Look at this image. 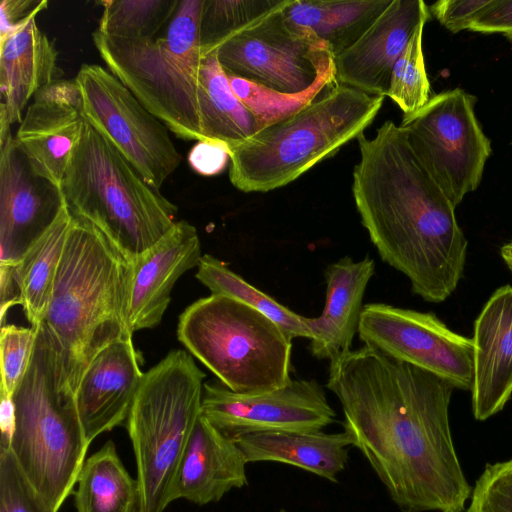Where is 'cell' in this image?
Returning <instances> with one entry per match:
<instances>
[{
    "label": "cell",
    "instance_id": "9c48e42d",
    "mask_svg": "<svg viewBox=\"0 0 512 512\" xmlns=\"http://www.w3.org/2000/svg\"><path fill=\"white\" fill-rule=\"evenodd\" d=\"M177 337L228 389L259 393L290 380L292 338L260 311L211 294L179 316Z\"/></svg>",
    "mask_w": 512,
    "mask_h": 512
},
{
    "label": "cell",
    "instance_id": "4fadbf2b",
    "mask_svg": "<svg viewBox=\"0 0 512 512\" xmlns=\"http://www.w3.org/2000/svg\"><path fill=\"white\" fill-rule=\"evenodd\" d=\"M358 336L364 345L431 372L455 388L471 389L473 340L450 330L433 313L369 303L363 307Z\"/></svg>",
    "mask_w": 512,
    "mask_h": 512
},
{
    "label": "cell",
    "instance_id": "277c9868",
    "mask_svg": "<svg viewBox=\"0 0 512 512\" xmlns=\"http://www.w3.org/2000/svg\"><path fill=\"white\" fill-rule=\"evenodd\" d=\"M385 97L334 82L302 108L230 149L229 179L243 192L286 186L373 122Z\"/></svg>",
    "mask_w": 512,
    "mask_h": 512
},
{
    "label": "cell",
    "instance_id": "f6af8a7d",
    "mask_svg": "<svg viewBox=\"0 0 512 512\" xmlns=\"http://www.w3.org/2000/svg\"><path fill=\"white\" fill-rule=\"evenodd\" d=\"M280 512H286V511H284V510H281Z\"/></svg>",
    "mask_w": 512,
    "mask_h": 512
},
{
    "label": "cell",
    "instance_id": "74e56055",
    "mask_svg": "<svg viewBox=\"0 0 512 512\" xmlns=\"http://www.w3.org/2000/svg\"><path fill=\"white\" fill-rule=\"evenodd\" d=\"M230 161L229 147L218 141H197L188 154L191 168L202 176L221 173Z\"/></svg>",
    "mask_w": 512,
    "mask_h": 512
},
{
    "label": "cell",
    "instance_id": "d6a6232c",
    "mask_svg": "<svg viewBox=\"0 0 512 512\" xmlns=\"http://www.w3.org/2000/svg\"><path fill=\"white\" fill-rule=\"evenodd\" d=\"M228 79L234 94L257 115L264 127L302 108L336 82L335 77L326 78L302 94L288 95L241 78L228 76Z\"/></svg>",
    "mask_w": 512,
    "mask_h": 512
},
{
    "label": "cell",
    "instance_id": "9a60e30c",
    "mask_svg": "<svg viewBox=\"0 0 512 512\" xmlns=\"http://www.w3.org/2000/svg\"><path fill=\"white\" fill-rule=\"evenodd\" d=\"M61 188L35 173L11 131L0 137V264L15 266L54 223Z\"/></svg>",
    "mask_w": 512,
    "mask_h": 512
},
{
    "label": "cell",
    "instance_id": "7a4b0ae2",
    "mask_svg": "<svg viewBox=\"0 0 512 512\" xmlns=\"http://www.w3.org/2000/svg\"><path fill=\"white\" fill-rule=\"evenodd\" d=\"M357 142L352 194L371 242L385 263L409 279L415 294L443 302L463 277L467 256L456 207L400 125L387 120L373 138L360 134Z\"/></svg>",
    "mask_w": 512,
    "mask_h": 512
},
{
    "label": "cell",
    "instance_id": "7c38bea8",
    "mask_svg": "<svg viewBox=\"0 0 512 512\" xmlns=\"http://www.w3.org/2000/svg\"><path fill=\"white\" fill-rule=\"evenodd\" d=\"M75 79L83 97V119L121 153L149 186L160 190L181 161L168 128L102 66L84 64Z\"/></svg>",
    "mask_w": 512,
    "mask_h": 512
},
{
    "label": "cell",
    "instance_id": "ee69618b",
    "mask_svg": "<svg viewBox=\"0 0 512 512\" xmlns=\"http://www.w3.org/2000/svg\"><path fill=\"white\" fill-rule=\"evenodd\" d=\"M500 255L512 273V241L501 246Z\"/></svg>",
    "mask_w": 512,
    "mask_h": 512
},
{
    "label": "cell",
    "instance_id": "4316f807",
    "mask_svg": "<svg viewBox=\"0 0 512 512\" xmlns=\"http://www.w3.org/2000/svg\"><path fill=\"white\" fill-rule=\"evenodd\" d=\"M71 222L65 203L54 223L14 266L20 305L31 327H38L47 314Z\"/></svg>",
    "mask_w": 512,
    "mask_h": 512
},
{
    "label": "cell",
    "instance_id": "83f0119b",
    "mask_svg": "<svg viewBox=\"0 0 512 512\" xmlns=\"http://www.w3.org/2000/svg\"><path fill=\"white\" fill-rule=\"evenodd\" d=\"M76 484L77 512H138L137 480L125 469L112 441L84 461Z\"/></svg>",
    "mask_w": 512,
    "mask_h": 512
},
{
    "label": "cell",
    "instance_id": "60d3db41",
    "mask_svg": "<svg viewBox=\"0 0 512 512\" xmlns=\"http://www.w3.org/2000/svg\"><path fill=\"white\" fill-rule=\"evenodd\" d=\"M33 100H41L66 105L82 112L83 97L76 79L58 80L38 90Z\"/></svg>",
    "mask_w": 512,
    "mask_h": 512
},
{
    "label": "cell",
    "instance_id": "4dcf8cb0",
    "mask_svg": "<svg viewBox=\"0 0 512 512\" xmlns=\"http://www.w3.org/2000/svg\"><path fill=\"white\" fill-rule=\"evenodd\" d=\"M178 0H104L97 30L115 38L141 40L156 37L170 21Z\"/></svg>",
    "mask_w": 512,
    "mask_h": 512
},
{
    "label": "cell",
    "instance_id": "484cf974",
    "mask_svg": "<svg viewBox=\"0 0 512 512\" xmlns=\"http://www.w3.org/2000/svg\"><path fill=\"white\" fill-rule=\"evenodd\" d=\"M392 0H291L283 9L296 25L311 30L335 58L354 45Z\"/></svg>",
    "mask_w": 512,
    "mask_h": 512
},
{
    "label": "cell",
    "instance_id": "f1b7e54d",
    "mask_svg": "<svg viewBox=\"0 0 512 512\" xmlns=\"http://www.w3.org/2000/svg\"><path fill=\"white\" fill-rule=\"evenodd\" d=\"M196 278L211 291V294L236 299L260 311L281 326L292 339L304 337L310 340L311 332L306 325L305 316L293 312L255 288L212 255L202 256L197 266Z\"/></svg>",
    "mask_w": 512,
    "mask_h": 512
},
{
    "label": "cell",
    "instance_id": "2e32d148",
    "mask_svg": "<svg viewBox=\"0 0 512 512\" xmlns=\"http://www.w3.org/2000/svg\"><path fill=\"white\" fill-rule=\"evenodd\" d=\"M429 16L422 0H392L364 35L334 58L336 82L386 97L397 60L416 28Z\"/></svg>",
    "mask_w": 512,
    "mask_h": 512
},
{
    "label": "cell",
    "instance_id": "8992f818",
    "mask_svg": "<svg viewBox=\"0 0 512 512\" xmlns=\"http://www.w3.org/2000/svg\"><path fill=\"white\" fill-rule=\"evenodd\" d=\"M204 0H182L162 37L129 40L97 29L94 45L108 70L171 132L206 141L199 107V38Z\"/></svg>",
    "mask_w": 512,
    "mask_h": 512
},
{
    "label": "cell",
    "instance_id": "5b68a950",
    "mask_svg": "<svg viewBox=\"0 0 512 512\" xmlns=\"http://www.w3.org/2000/svg\"><path fill=\"white\" fill-rule=\"evenodd\" d=\"M57 352L42 324L27 373L12 396L10 441L20 469L58 511L74 488L89 446L75 394L62 389Z\"/></svg>",
    "mask_w": 512,
    "mask_h": 512
},
{
    "label": "cell",
    "instance_id": "7bdbcfd3",
    "mask_svg": "<svg viewBox=\"0 0 512 512\" xmlns=\"http://www.w3.org/2000/svg\"><path fill=\"white\" fill-rule=\"evenodd\" d=\"M1 443L0 451L8 450L14 427V405L12 398L1 395L0 405Z\"/></svg>",
    "mask_w": 512,
    "mask_h": 512
},
{
    "label": "cell",
    "instance_id": "52a82bcc",
    "mask_svg": "<svg viewBox=\"0 0 512 512\" xmlns=\"http://www.w3.org/2000/svg\"><path fill=\"white\" fill-rule=\"evenodd\" d=\"M73 217L93 224L131 259L175 224L177 207L149 186L85 120L61 183Z\"/></svg>",
    "mask_w": 512,
    "mask_h": 512
},
{
    "label": "cell",
    "instance_id": "1f68e13d",
    "mask_svg": "<svg viewBox=\"0 0 512 512\" xmlns=\"http://www.w3.org/2000/svg\"><path fill=\"white\" fill-rule=\"evenodd\" d=\"M422 22L414 31L407 47L397 60L390 78L387 96L404 112L413 113L430 100V83L427 77L422 49Z\"/></svg>",
    "mask_w": 512,
    "mask_h": 512
},
{
    "label": "cell",
    "instance_id": "603a6c76",
    "mask_svg": "<svg viewBox=\"0 0 512 512\" xmlns=\"http://www.w3.org/2000/svg\"><path fill=\"white\" fill-rule=\"evenodd\" d=\"M247 463L274 461L296 466L336 482L348 461L352 437L346 432L259 431L232 438Z\"/></svg>",
    "mask_w": 512,
    "mask_h": 512
},
{
    "label": "cell",
    "instance_id": "836d02e7",
    "mask_svg": "<svg viewBox=\"0 0 512 512\" xmlns=\"http://www.w3.org/2000/svg\"><path fill=\"white\" fill-rule=\"evenodd\" d=\"M38 327L3 325L0 334L1 395L12 398L28 371Z\"/></svg>",
    "mask_w": 512,
    "mask_h": 512
},
{
    "label": "cell",
    "instance_id": "3957f363",
    "mask_svg": "<svg viewBox=\"0 0 512 512\" xmlns=\"http://www.w3.org/2000/svg\"><path fill=\"white\" fill-rule=\"evenodd\" d=\"M133 261L104 233L72 216L47 314L41 323L57 352L62 389L75 394L92 360L132 338Z\"/></svg>",
    "mask_w": 512,
    "mask_h": 512
},
{
    "label": "cell",
    "instance_id": "ba28073f",
    "mask_svg": "<svg viewBox=\"0 0 512 512\" xmlns=\"http://www.w3.org/2000/svg\"><path fill=\"white\" fill-rule=\"evenodd\" d=\"M205 373L184 350L170 351L144 373L127 417L137 466L138 512H163L201 414Z\"/></svg>",
    "mask_w": 512,
    "mask_h": 512
},
{
    "label": "cell",
    "instance_id": "ab89813d",
    "mask_svg": "<svg viewBox=\"0 0 512 512\" xmlns=\"http://www.w3.org/2000/svg\"><path fill=\"white\" fill-rule=\"evenodd\" d=\"M48 7L46 0H2L0 4V41L17 30L33 13Z\"/></svg>",
    "mask_w": 512,
    "mask_h": 512
},
{
    "label": "cell",
    "instance_id": "44dd1931",
    "mask_svg": "<svg viewBox=\"0 0 512 512\" xmlns=\"http://www.w3.org/2000/svg\"><path fill=\"white\" fill-rule=\"evenodd\" d=\"M246 464L236 442L200 414L177 472L172 501L218 502L230 490L247 484Z\"/></svg>",
    "mask_w": 512,
    "mask_h": 512
},
{
    "label": "cell",
    "instance_id": "e575fe53",
    "mask_svg": "<svg viewBox=\"0 0 512 512\" xmlns=\"http://www.w3.org/2000/svg\"><path fill=\"white\" fill-rule=\"evenodd\" d=\"M0 512H57L24 475L10 449L0 451Z\"/></svg>",
    "mask_w": 512,
    "mask_h": 512
},
{
    "label": "cell",
    "instance_id": "cb8c5ba5",
    "mask_svg": "<svg viewBox=\"0 0 512 512\" xmlns=\"http://www.w3.org/2000/svg\"><path fill=\"white\" fill-rule=\"evenodd\" d=\"M83 125L80 110L33 100L15 139L35 173L61 188L69 160L81 138Z\"/></svg>",
    "mask_w": 512,
    "mask_h": 512
},
{
    "label": "cell",
    "instance_id": "d4e9b609",
    "mask_svg": "<svg viewBox=\"0 0 512 512\" xmlns=\"http://www.w3.org/2000/svg\"><path fill=\"white\" fill-rule=\"evenodd\" d=\"M199 107L206 141L232 149L264 128L262 121L233 92L216 51L202 57Z\"/></svg>",
    "mask_w": 512,
    "mask_h": 512
},
{
    "label": "cell",
    "instance_id": "ffe728a7",
    "mask_svg": "<svg viewBox=\"0 0 512 512\" xmlns=\"http://www.w3.org/2000/svg\"><path fill=\"white\" fill-rule=\"evenodd\" d=\"M38 13L0 41V137L12 124L22 122L31 97L63 74L53 42L36 24Z\"/></svg>",
    "mask_w": 512,
    "mask_h": 512
},
{
    "label": "cell",
    "instance_id": "f35d334b",
    "mask_svg": "<svg viewBox=\"0 0 512 512\" xmlns=\"http://www.w3.org/2000/svg\"><path fill=\"white\" fill-rule=\"evenodd\" d=\"M469 30L484 34L499 33L512 42V0H489Z\"/></svg>",
    "mask_w": 512,
    "mask_h": 512
},
{
    "label": "cell",
    "instance_id": "ac0fdd59",
    "mask_svg": "<svg viewBox=\"0 0 512 512\" xmlns=\"http://www.w3.org/2000/svg\"><path fill=\"white\" fill-rule=\"evenodd\" d=\"M201 244L196 228L176 221L172 228L133 261L129 322L131 331L158 326L171 300L176 281L197 267Z\"/></svg>",
    "mask_w": 512,
    "mask_h": 512
},
{
    "label": "cell",
    "instance_id": "30bf717a",
    "mask_svg": "<svg viewBox=\"0 0 512 512\" xmlns=\"http://www.w3.org/2000/svg\"><path fill=\"white\" fill-rule=\"evenodd\" d=\"M476 101L460 88L444 91L404 114L400 124L413 152L455 207L477 189L492 151L475 116Z\"/></svg>",
    "mask_w": 512,
    "mask_h": 512
},
{
    "label": "cell",
    "instance_id": "e0dca14e",
    "mask_svg": "<svg viewBox=\"0 0 512 512\" xmlns=\"http://www.w3.org/2000/svg\"><path fill=\"white\" fill-rule=\"evenodd\" d=\"M140 364L141 355L129 338L107 346L86 369L75 402L89 443L127 420L144 376Z\"/></svg>",
    "mask_w": 512,
    "mask_h": 512
},
{
    "label": "cell",
    "instance_id": "5bb4252c",
    "mask_svg": "<svg viewBox=\"0 0 512 512\" xmlns=\"http://www.w3.org/2000/svg\"><path fill=\"white\" fill-rule=\"evenodd\" d=\"M201 415L232 439L259 431H320L334 422L336 413L319 383L291 379L259 393L204 383Z\"/></svg>",
    "mask_w": 512,
    "mask_h": 512
},
{
    "label": "cell",
    "instance_id": "f546056e",
    "mask_svg": "<svg viewBox=\"0 0 512 512\" xmlns=\"http://www.w3.org/2000/svg\"><path fill=\"white\" fill-rule=\"evenodd\" d=\"M291 0H204L199 38L202 57L223 43L284 9Z\"/></svg>",
    "mask_w": 512,
    "mask_h": 512
},
{
    "label": "cell",
    "instance_id": "d6986e66",
    "mask_svg": "<svg viewBox=\"0 0 512 512\" xmlns=\"http://www.w3.org/2000/svg\"><path fill=\"white\" fill-rule=\"evenodd\" d=\"M472 412L484 421L512 396V286L496 289L474 323Z\"/></svg>",
    "mask_w": 512,
    "mask_h": 512
},
{
    "label": "cell",
    "instance_id": "6da1fadb",
    "mask_svg": "<svg viewBox=\"0 0 512 512\" xmlns=\"http://www.w3.org/2000/svg\"><path fill=\"white\" fill-rule=\"evenodd\" d=\"M343 427L402 512H464L472 487L449 422L454 386L363 345L330 361Z\"/></svg>",
    "mask_w": 512,
    "mask_h": 512
},
{
    "label": "cell",
    "instance_id": "b9f144b4",
    "mask_svg": "<svg viewBox=\"0 0 512 512\" xmlns=\"http://www.w3.org/2000/svg\"><path fill=\"white\" fill-rule=\"evenodd\" d=\"M1 319L5 311L15 304H20L19 289L15 280L14 266L0 264Z\"/></svg>",
    "mask_w": 512,
    "mask_h": 512
},
{
    "label": "cell",
    "instance_id": "8d00e7d4",
    "mask_svg": "<svg viewBox=\"0 0 512 512\" xmlns=\"http://www.w3.org/2000/svg\"><path fill=\"white\" fill-rule=\"evenodd\" d=\"M489 3V0H440L429 11L449 31L458 33L470 29L477 14Z\"/></svg>",
    "mask_w": 512,
    "mask_h": 512
},
{
    "label": "cell",
    "instance_id": "8fae6325",
    "mask_svg": "<svg viewBox=\"0 0 512 512\" xmlns=\"http://www.w3.org/2000/svg\"><path fill=\"white\" fill-rule=\"evenodd\" d=\"M216 53L228 76L283 94H302L335 77L327 44L290 21L283 9L229 39Z\"/></svg>",
    "mask_w": 512,
    "mask_h": 512
},
{
    "label": "cell",
    "instance_id": "d590c367",
    "mask_svg": "<svg viewBox=\"0 0 512 512\" xmlns=\"http://www.w3.org/2000/svg\"><path fill=\"white\" fill-rule=\"evenodd\" d=\"M469 499L466 512H512V458L487 464Z\"/></svg>",
    "mask_w": 512,
    "mask_h": 512
},
{
    "label": "cell",
    "instance_id": "7402d4cb",
    "mask_svg": "<svg viewBox=\"0 0 512 512\" xmlns=\"http://www.w3.org/2000/svg\"><path fill=\"white\" fill-rule=\"evenodd\" d=\"M374 271L375 262L369 257L354 261L347 256L327 267L324 309L318 317H306L314 357L330 362L352 350L363 297Z\"/></svg>",
    "mask_w": 512,
    "mask_h": 512
}]
</instances>
